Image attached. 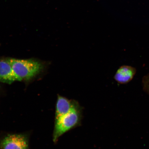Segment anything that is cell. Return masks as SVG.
<instances>
[{
	"mask_svg": "<svg viewBox=\"0 0 149 149\" xmlns=\"http://www.w3.org/2000/svg\"><path fill=\"white\" fill-rule=\"evenodd\" d=\"M83 107L77 101L69 112L55 119L53 141L56 143L61 136L81 124Z\"/></svg>",
	"mask_w": 149,
	"mask_h": 149,
	"instance_id": "cell-1",
	"label": "cell"
},
{
	"mask_svg": "<svg viewBox=\"0 0 149 149\" xmlns=\"http://www.w3.org/2000/svg\"><path fill=\"white\" fill-rule=\"evenodd\" d=\"M18 81L29 80L40 73L43 66L34 59L8 58Z\"/></svg>",
	"mask_w": 149,
	"mask_h": 149,
	"instance_id": "cell-2",
	"label": "cell"
},
{
	"mask_svg": "<svg viewBox=\"0 0 149 149\" xmlns=\"http://www.w3.org/2000/svg\"><path fill=\"white\" fill-rule=\"evenodd\" d=\"M0 149H29L27 136L22 134L7 135L0 141Z\"/></svg>",
	"mask_w": 149,
	"mask_h": 149,
	"instance_id": "cell-3",
	"label": "cell"
},
{
	"mask_svg": "<svg viewBox=\"0 0 149 149\" xmlns=\"http://www.w3.org/2000/svg\"><path fill=\"white\" fill-rule=\"evenodd\" d=\"M18 81L8 58L0 59V82L11 84Z\"/></svg>",
	"mask_w": 149,
	"mask_h": 149,
	"instance_id": "cell-4",
	"label": "cell"
},
{
	"mask_svg": "<svg viewBox=\"0 0 149 149\" xmlns=\"http://www.w3.org/2000/svg\"><path fill=\"white\" fill-rule=\"evenodd\" d=\"M77 101L58 95L56 104L55 119L69 112Z\"/></svg>",
	"mask_w": 149,
	"mask_h": 149,
	"instance_id": "cell-5",
	"label": "cell"
},
{
	"mask_svg": "<svg viewBox=\"0 0 149 149\" xmlns=\"http://www.w3.org/2000/svg\"><path fill=\"white\" fill-rule=\"evenodd\" d=\"M136 72V70L134 67L123 65L117 70L114 79L119 84H127L133 79Z\"/></svg>",
	"mask_w": 149,
	"mask_h": 149,
	"instance_id": "cell-6",
	"label": "cell"
},
{
	"mask_svg": "<svg viewBox=\"0 0 149 149\" xmlns=\"http://www.w3.org/2000/svg\"><path fill=\"white\" fill-rule=\"evenodd\" d=\"M143 82L145 84H149V74H148L143 79Z\"/></svg>",
	"mask_w": 149,
	"mask_h": 149,
	"instance_id": "cell-7",
	"label": "cell"
}]
</instances>
